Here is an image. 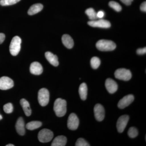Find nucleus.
Returning <instances> with one entry per match:
<instances>
[{
	"mask_svg": "<svg viewBox=\"0 0 146 146\" xmlns=\"http://www.w3.org/2000/svg\"><path fill=\"white\" fill-rule=\"evenodd\" d=\"M45 57L51 65L55 67L58 66L59 62H58L57 56L56 55L50 52H47L45 53Z\"/></svg>",
	"mask_w": 146,
	"mask_h": 146,
	"instance_id": "nucleus-16",
	"label": "nucleus"
},
{
	"mask_svg": "<svg viewBox=\"0 0 146 146\" xmlns=\"http://www.w3.org/2000/svg\"><path fill=\"white\" fill-rule=\"evenodd\" d=\"M146 48H143L138 49L137 50V53L139 55H143L146 54Z\"/></svg>",
	"mask_w": 146,
	"mask_h": 146,
	"instance_id": "nucleus-30",
	"label": "nucleus"
},
{
	"mask_svg": "<svg viewBox=\"0 0 146 146\" xmlns=\"http://www.w3.org/2000/svg\"><path fill=\"white\" fill-rule=\"evenodd\" d=\"M115 77L121 80L128 81L131 78V73L130 71L125 68L117 69L115 72Z\"/></svg>",
	"mask_w": 146,
	"mask_h": 146,
	"instance_id": "nucleus-6",
	"label": "nucleus"
},
{
	"mask_svg": "<svg viewBox=\"0 0 146 146\" xmlns=\"http://www.w3.org/2000/svg\"><path fill=\"white\" fill-rule=\"evenodd\" d=\"M54 110L57 117H63L67 112V102L61 98L57 99L54 104Z\"/></svg>",
	"mask_w": 146,
	"mask_h": 146,
	"instance_id": "nucleus-1",
	"label": "nucleus"
},
{
	"mask_svg": "<svg viewBox=\"0 0 146 146\" xmlns=\"http://www.w3.org/2000/svg\"><path fill=\"white\" fill-rule=\"evenodd\" d=\"M85 13L91 21H94L98 18L97 13H96L94 9L92 8L88 9L85 11Z\"/></svg>",
	"mask_w": 146,
	"mask_h": 146,
	"instance_id": "nucleus-23",
	"label": "nucleus"
},
{
	"mask_svg": "<svg viewBox=\"0 0 146 146\" xmlns=\"http://www.w3.org/2000/svg\"><path fill=\"white\" fill-rule=\"evenodd\" d=\"M63 44L66 48L68 49H71L73 48L74 45L73 39L70 36L67 34H65L62 37Z\"/></svg>",
	"mask_w": 146,
	"mask_h": 146,
	"instance_id": "nucleus-18",
	"label": "nucleus"
},
{
	"mask_svg": "<svg viewBox=\"0 0 146 146\" xmlns=\"http://www.w3.org/2000/svg\"><path fill=\"white\" fill-rule=\"evenodd\" d=\"M129 120V117L127 115H123L119 118L117 123V129L118 132L122 133L127 125Z\"/></svg>",
	"mask_w": 146,
	"mask_h": 146,
	"instance_id": "nucleus-10",
	"label": "nucleus"
},
{
	"mask_svg": "<svg viewBox=\"0 0 146 146\" xmlns=\"http://www.w3.org/2000/svg\"><path fill=\"white\" fill-rule=\"evenodd\" d=\"M141 10L144 12H146V1L142 3L140 7Z\"/></svg>",
	"mask_w": 146,
	"mask_h": 146,
	"instance_id": "nucleus-32",
	"label": "nucleus"
},
{
	"mask_svg": "<svg viewBox=\"0 0 146 146\" xmlns=\"http://www.w3.org/2000/svg\"><path fill=\"white\" fill-rule=\"evenodd\" d=\"M43 8L42 4L37 3L33 5L29 9L28 13L29 15H33L41 11Z\"/></svg>",
	"mask_w": 146,
	"mask_h": 146,
	"instance_id": "nucleus-20",
	"label": "nucleus"
},
{
	"mask_svg": "<svg viewBox=\"0 0 146 146\" xmlns=\"http://www.w3.org/2000/svg\"><path fill=\"white\" fill-rule=\"evenodd\" d=\"M75 146H90V145L83 138H79L76 142Z\"/></svg>",
	"mask_w": 146,
	"mask_h": 146,
	"instance_id": "nucleus-29",
	"label": "nucleus"
},
{
	"mask_svg": "<svg viewBox=\"0 0 146 146\" xmlns=\"http://www.w3.org/2000/svg\"><path fill=\"white\" fill-rule=\"evenodd\" d=\"M6 146H14V145H12V144H8V145H6Z\"/></svg>",
	"mask_w": 146,
	"mask_h": 146,
	"instance_id": "nucleus-35",
	"label": "nucleus"
},
{
	"mask_svg": "<svg viewBox=\"0 0 146 146\" xmlns=\"http://www.w3.org/2000/svg\"><path fill=\"white\" fill-rule=\"evenodd\" d=\"M5 36L4 34L0 33V44L3 43L5 39Z\"/></svg>",
	"mask_w": 146,
	"mask_h": 146,
	"instance_id": "nucleus-34",
	"label": "nucleus"
},
{
	"mask_svg": "<svg viewBox=\"0 0 146 146\" xmlns=\"http://www.w3.org/2000/svg\"><path fill=\"white\" fill-rule=\"evenodd\" d=\"M121 1L126 5H129L131 4L133 0H121Z\"/></svg>",
	"mask_w": 146,
	"mask_h": 146,
	"instance_id": "nucleus-33",
	"label": "nucleus"
},
{
	"mask_svg": "<svg viewBox=\"0 0 146 146\" xmlns=\"http://www.w3.org/2000/svg\"><path fill=\"white\" fill-rule=\"evenodd\" d=\"M20 1L21 0H0V5L2 6L13 5Z\"/></svg>",
	"mask_w": 146,
	"mask_h": 146,
	"instance_id": "nucleus-25",
	"label": "nucleus"
},
{
	"mask_svg": "<svg viewBox=\"0 0 146 146\" xmlns=\"http://www.w3.org/2000/svg\"><path fill=\"white\" fill-rule=\"evenodd\" d=\"M20 104L23 107L25 115L28 117L30 116L31 114V110L29 102L25 99H22L20 101Z\"/></svg>",
	"mask_w": 146,
	"mask_h": 146,
	"instance_id": "nucleus-19",
	"label": "nucleus"
},
{
	"mask_svg": "<svg viewBox=\"0 0 146 146\" xmlns=\"http://www.w3.org/2000/svg\"><path fill=\"white\" fill-rule=\"evenodd\" d=\"M50 94L46 89L42 88L39 90L38 94V100L39 104L42 106L48 105L49 102Z\"/></svg>",
	"mask_w": 146,
	"mask_h": 146,
	"instance_id": "nucleus-4",
	"label": "nucleus"
},
{
	"mask_svg": "<svg viewBox=\"0 0 146 146\" xmlns=\"http://www.w3.org/2000/svg\"><path fill=\"white\" fill-rule=\"evenodd\" d=\"M109 5L111 8L113 9L116 11L119 12L122 9V7L119 4L114 1H111L109 3Z\"/></svg>",
	"mask_w": 146,
	"mask_h": 146,
	"instance_id": "nucleus-26",
	"label": "nucleus"
},
{
	"mask_svg": "<svg viewBox=\"0 0 146 146\" xmlns=\"http://www.w3.org/2000/svg\"><path fill=\"white\" fill-rule=\"evenodd\" d=\"M42 125V123L39 121H33L27 124L26 128L30 130H33L40 127Z\"/></svg>",
	"mask_w": 146,
	"mask_h": 146,
	"instance_id": "nucleus-22",
	"label": "nucleus"
},
{
	"mask_svg": "<svg viewBox=\"0 0 146 146\" xmlns=\"http://www.w3.org/2000/svg\"><path fill=\"white\" fill-rule=\"evenodd\" d=\"M53 136V133L51 131L47 129H44L39 131L38 138L41 143H48L52 140Z\"/></svg>",
	"mask_w": 146,
	"mask_h": 146,
	"instance_id": "nucleus-5",
	"label": "nucleus"
},
{
	"mask_svg": "<svg viewBox=\"0 0 146 146\" xmlns=\"http://www.w3.org/2000/svg\"><path fill=\"white\" fill-rule=\"evenodd\" d=\"M21 42V38L19 36H16L13 37L9 46V51L12 56H16L20 52Z\"/></svg>",
	"mask_w": 146,
	"mask_h": 146,
	"instance_id": "nucleus-3",
	"label": "nucleus"
},
{
	"mask_svg": "<svg viewBox=\"0 0 146 146\" xmlns=\"http://www.w3.org/2000/svg\"><path fill=\"white\" fill-rule=\"evenodd\" d=\"M138 131L136 128L131 127L128 131V135L130 138H134L138 135Z\"/></svg>",
	"mask_w": 146,
	"mask_h": 146,
	"instance_id": "nucleus-27",
	"label": "nucleus"
},
{
	"mask_svg": "<svg viewBox=\"0 0 146 146\" xmlns=\"http://www.w3.org/2000/svg\"><path fill=\"white\" fill-rule=\"evenodd\" d=\"M79 124V120L77 115L72 113L69 116L68 121V127L69 129L75 130L77 129Z\"/></svg>",
	"mask_w": 146,
	"mask_h": 146,
	"instance_id": "nucleus-7",
	"label": "nucleus"
},
{
	"mask_svg": "<svg viewBox=\"0 0 146 146\" xmlns=\"http://www.w3.org/2000/svg\"><path fill=\"white\" fill-rule=\"evenodd\" d=\"M105 86L110 94L115 93L118 89V85L116 82L111 78H108L105 82Z\"/></svg>",
	"mask_w": 146,
	"mask_h": 146,
	"instance_id": "nucleus-13",
	"label": "nucleus"
},
{
	"mask_svg": "<svg viewBox=\"0 0 146 146\" xmlns=\"http://www.w3.org/2000/svg\"><path fill=\"white\" fill-rule=\"evenodd\" d=\"M79 94L81 100H86L87 95V86L85 83L81 84L79 88Z\"/></svg>",
	"mask_w": 146,
	"mask_h": 146,
	"instance_id": "nucleus-21",
	"label": "nucleus"
},
{
	"mask_svg": "<svg viewBox=\"0 0 146 146\" xmlns=\"http://www.w3.org/2000/svg\"><path fill=\"white\" fill-rule=\"evenodd\" d=\"M101 61L99 58L94 56L92 58L91 60V65L94 69H97L100 65Z\"/></svg>",
	"mask_w": 146,
	"mask_h": 146,
	"instance_id": "nucleus-24",
	"label": "nucleus"
},
{
	"mask_svg": "<svg viewBox=\"0 0 146 146\" xmlns=\"http://www.w3.org/2000/svg\"><path fill=\"white\" fill-rule=\"evenodd\" d=\"M66 137L63 136H59L56 137L52 143V146H64L67 143Z\"/></svg>",
	"mask_w": 146,
	"mask_h": 146,
	"instance_id": "nucleus-17",
	"label": "nucleus"
},
{
	"mask_svg": "<svg viewBox=\"0 0 146 146\" xmlns=\"http://www.w3.org/2000/svg\"><path fill=\"white\" fill-rule=\"evenodd\" d=\"M31 73L35 75H39L42 74L43 69L42 65L39 62H34L31 63L30 67Z\"/></svg>",
	"mask_w": 146,
	"mask_h": 146,
	"instance_id": "nucleus-14",
	"label": "nucleus"
},
{
	"mask_svg": "<svg viewBox=\"0 0 146 146\" xmlns=\"http://www.w3.org/2000/svg\"><path fill=\"white\" fill-rule=\"evenodd\" d=\"M13 106L11 103L7 104L3 106V110L5 113L7 114L11 113L13 112Z\"/></svg>",
	"mask_w": 146,
	"mask_h": 146,
	"instance_id": "nucleus-28",
	"label": "nucleus"
},
{
	"mask_svg": "<svg viewBox=\"0 0 146 146\" xmlns=\"http://www.w3.org/2000/svg\"><path fill=\"white\" fill-rule=\"evenodd\" d=\"M134 99V96L132 95H128L125 96L118 102V108L120 109L125 108L133 101Z\"/></svg>",
	"mask_w": 146,
	"mask_h": 146,
	"instance_id": "nucleus-12",
	"label": "nucleus"
},
{
	"mask_svg": "<svg viewBox=\"0 0 146 146\" xmlns=\"http://www.w3.org/2000/svg\"><path fill=\"white\" fill-rule=\"evenodd\" d=\"M3 119V117L2 116V115H0V120H1L2 119Z\"/></svg>",
	"mask_w": 146,
	"mask_h": 146,
	"instance_id": "nucleus-36",
	"label": "nucleus"
},
{
	"mask_svg": "<svg viewBox=\"0 0 146 146\" xmlns=\"http://www.w3.org/2000/svg\"><path fill=\"white\" fill-rule=\"evenodd\" d=\"M96 46L97 48L102 51H109L115 50L116 45L111 40L101 39L98 41Z\"/></svg>",
	"mask_w": 146,
	"mask_h": 146,
	"instance_id": "nucleus-2",
	"label": "nucleus"
},
{
	"mask_svg": "<svg viewBox=\"0 0 146 146\" xmlns=\"http://www.w3.org/2000/svg\"><path fill=\"white\" fill-rule=\"evenodd\" d=\"M98 18H103L104 16V12L102 11H100L97 13Z\"/></svg>",
	"mask_w": 146,
	"mask_h": 146,
	"instance_id": "nucleus-31",
	"label": "nucleus"
},
{
	"mask_svg": "<svg viewBox=\"0 0 146 146\" xmlns=\"http://www.w3.org/2000/svg\"><path fill=\"white\" fill-rule=\"evenodd\" d=\"M14 85V82L11 79L8 77L3 76L0 78V89L3 90L11 89Z\"/></svg>",
	"mask_w": 146,
	"mask_h": 146,
	"instance_id": "nucleus-9",
	"label": "nucleus"
},
{
	"mask_svg": "<svg viewBox=\"0 0 146 146\" xmlns=\"http://www.w3.org/2000/svg\"><path fill=\"white\" fill-rule=\"evenodd\" d=\"M95 117L97 121H101L104 119L105 117V110L104 108L100 104L95 105L94 108Z\"/></svg>",
	"mask_w": 146,
	"mask_h": 146,
	"instance_id": "nucleus-11",
	"label": "nucleus"
},
{
	"mask_svg": "<svg viewBox=\"0 0 146 146\" xmlns=\"http://www.w3.org/2000/svg\"><path fill=\"white\" fill-rule=\"evenodd\" d=\"M89 26L94 27L109 28L111 26L110 22L107 20L100 19L98 21H91L88 23Z\"/></svg>",
	"mask_w": 146,
	"mask_h": 146,
	"instance_id": "nucleus-8",
	"label": "nucleus"
},
{
	"mask_svg": "<svg viewBox=\"0 0 146 146\" xmlns=\"http://www.w3.org/2000/svg\"><path fill=\"white\" fill-rule=\"evenodd\" d=\"M25 122L22 117L19 118L17 120L16 125V128L17 133L19 135L23 136L25 133Z\"/></svg>",
	"mask_w": 146,
	"mask_h": 146,
	"instance_id": "nucleus-15",
	"label": "nucleus"
}]
</instances>
